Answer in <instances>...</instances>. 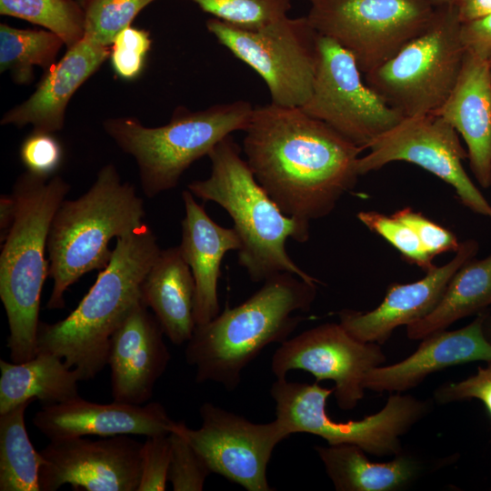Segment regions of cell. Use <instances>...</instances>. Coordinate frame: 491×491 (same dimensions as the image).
Returning a JSON list of instances; mask_svg holds the SVG:
<instances>
[{"mask_svg": "<svg viewBox=\"0 0 491 491\" xmlns=\"http://www.w3.org/2000/svg\"><path fill=\"white\" fill-rule=\"evenodd\" d=\"M243 152L256 179L288 216L328 215L357 181L363 149L300 107H254Z\"/></svg>", "mask_w": 491, "mask_h": 491, "instance_id": "6da1fadb", "label": "cell"}, {"mask_svg": "<svg viewBox=\"0 0 491 491\" xmlns=\"http://www.w3.org/2000/svg\"><path fill=\"white\" fill-rule=\"evenodd\" d=\"M160 252L145 224L117 237L109 263L76 308L56 323L40 322L37 353L58 356L80 381L95 378L107 365L114 332L141 300L142 283Z\"/></svg>", "mask_w": 491, "mask_h": 491, "instance_id": "7a4b0ae2", "label": "cell"}, {"mask_svg": "<svg viewBox=\"0 0 491 491\" xmlns=\"http://www.w3.org/2000/svg\"><path fill=\"white\" fill-rule=\"evenodd\" d=\"M316 290V283L280 273L265 280L242 304L195 326L185 351L186 363L195 367V381L235 389L244 368L266 346L288 339L304 320L295 313L311 308Z\"/></svg>", "mask_w": 491, "mask_h": 491, "instance_id": "3957f363", "label": "cell"}, {"mask_svg": "<svg viewBox=\"0 0 491 491\" xmlns=\"http://www.w3.org/2000/svg\"><path fill=\"white\" fill-rule=\"evenodd\" d=\"M210 175L195 180L187 189L203 201L223 207L234 222L240 239L238 264L254 283L290 273L301 279L318 283L289 256L288 238L304 243L310 237V223L284 214L256 179L241 147L232 135L219 142L207 155Z\"/></svg>", "mask_w": 491, "mask_h": 491, "instance_id": "277c9868", "label": "cell"}, {"mask_svg": "<svg viewBox=\"0 0 491 491\" xmlns=\"http://www.w3.org/2000/svg\"><path fill=\"white\" fill-rule=\"evenodd\" d=\"M70 190L59 175L39 176L25 171L12 194L16 202L14 222L1 242L0 298L6 313L11 361L32 359L38 351L39 311L48 276L47 238L53 217Z\"/></svg>", "mask_w": 491, "mask_h": 491, "instance_id": "5b68a950", "label": "cell"}, {"mask_svg": "<svg viewBox=\"0 0 491 491\" xmlns=\"http://www.w3.org/2000/svg\"><path fill=\"white\" fill-rule=\"evenodd\" d=\"M143 199L123 182L113 164L105 165L91 187L56 210L47 238L48 276L53 288L48 309L65 306V293L84 275L104 269L113 250L109 242L145 224Z\"/></svg>", "mask_w": 491, "mask_h": 491, "instance_id": "8992f818", "label": "cell"}, {"mask_svg": "<svg viewBox=\"0 0 491 491\" xmlns=\"http://www.w3.org/2000/svg\"><path fill=\"white\" fill-rule=\"evenodd\" d=\"M253 110L244 100L195 111L177 106L161 126H145L135 117L118 116L104 120L103 128L135 159L144 194L155 197L175 188L184 172L224 138L245 131Z\"/></svg>", "mask_w": 491, "mask_h": 491, "instance_id": "52a82bcc", "label": "cell"}, {"mask_svg": "<svg viewBox=\"0 0 491 491\" xmlns=\"http://www.w3.org/2000/svg\"><path fill=\"white\" fill-rule=\"evenodd\" d=\"M461 25L454 3L437 5L428 27L366 73V83L404 117L436 113L452 92L466 56Z\"/></svg>", "mask_w": 491, "mask_h": 491, "instance_id": "ba28073f", "label": "cell"}, {"mask_svg": "<svg viewBox=\"0 0 491 491\" xmlns=\"http://www.w3.org/2000/svg\"><path fill=\"white\" fill-rule=\"evenodd\" d=\"M335 388L276 379L270 389L276 419L291 436L308 433L329 446L350 444L377 456L402 452L400 437L429 411L430 403L410 395H391L384 407L361 420L335 421L326 413V402Z\"/></svg>", "mask_w": 491, "mask_h": 491, "instance_id": "9c48e42d", "label": "cell"}, {"mask_svg": "<svg viewBox=\"0 0 491 491\" xmlns=\"http://www.w3.org/2000/svg\"><path fill=\"white\" fill-rule=\"evenodd\" d=\"M206 28L261 76L271 103L301 107L308 100L318 64L320 35L306 16L286 15L256 28L211 18Z\"/></svg>", "mask_w": 491, "mask_h": 491, "instance_id": "30bf717a", "label": "cell"}, {"mask_svg": "<svg viewBox=\"0 0 491 491\" xmlns=\"http://www.w3.org/2000/svg\"><path fill=\"white\" fill-rule=\"evenodd\" d=\"M316 32L347 50L366 75L425 31L437 5L431 0H309Z\"/></svg>", "mask_w": 491, "mask_h": 491, "instance_id": "8fae6325", "label": "cell"}, {"mask_svg": "<svg viewBox=\"0 0 491 491\" xmlns=\"http://www.w3.org/2000/svg\"><path fill=\"white\" fill-rule=\"evenodd\" d=\"M362 74L347 50L320 35L312 92L300 108L365 150L405 117L363 80Z\"/></svg>", "mask_w": 491, "mask_h": 491, "instance_id": "7c38bea8", "label": "cell"}, {"mask_svg": "<svg viewBox=\"0 0 491 491\" xmlns=\"http://www.w3.org/2000/svg\"><path fill=\"white\" fill-rule=\"evenodd\" d=\"M359 157L358 174L366 175L384 165L405 161L416 165L450 185L459 201L471 211L491 218V205L466 174L468 158L456 129L436 114L405 117L377 137Z\"/></svg>", "mask_w": 491, "mask_h": 491, "instance_id": "4fadbf2b", "label": "cell"}, {"mask_svg": "<svg viewBox=\"0 0 491 491\" xmlns=\"http://www.w3.org/2000/svg\"><path fill=\"white\" fill-rule=\"evenodd\" d=\"M386 361L381 345L356 339L340 324L325 323L283 342L272 356L271 369L276 379L303 370L316 382L334 381L338 407L351 410L364 398L366 373Z\"/></svg>", "mask_w": 491, "mask_h": 491, "instance_id": "5bb4252c", "label": "cell"}, {"mask_svg": "<svg viewBox=\"0 0 491 491\" xmlns=\"http://www.w3.org/2000/svg\"><path fill=\"white\" fill-rule=\"evenodd\" d=\"M199 412L201 426L192 429L184 423L183 429L211 473L247 491L272 490L267 465L276 446L289 436L280 421L253 423L209 402Z\"/></svg>", "mask_w": 491, "mask_h": 491, "instance_id": "9a60e30c", "label": "cell"}, {"mask_svg": "<svg viewBox=\"0 0 491 491\" xmlns=\"http://www.w3.org/2000/svg\"><path fill=\"white\" fill-rule=\"evenodd\" d=\"M142 445L128 435L97 441L83 436L50 440L40 451V491H55L65 484L76 490L137 491Z\"/></svg>", "mask_w": 491, "mask_h": 491, "instance_id": "2e32d148", "label": "cell"}, {"mask_svg": "<svg viewBox=\"0 0 491 491\" xmlns=\"http://www.w3.org/2000/svg\"><path fill=\"white\" fill-rule=\"evenodd\" d=\"M164 335L155 316L138 301L111 337L107 365L113 401L142 405L152 397L171 359Z\"/></svg>", "mask_w": 491, "mask_h": 491, "instance_id": "e0dca14e", "label": "cell"}, {"mask_svg": "<svg viewBox=\"0 0 491 491\" xmlns=\"http://www.w3.org/2000/svg\"><path fill=\"white\" fill-rule=\"evenodd\" d=\"M478 249L479 245L474 239L460 242L448 263L434 266L416 282L391 284L383 301L373 310L340 311L339 324L359 341L386 343L396 328L422 319L434 310L454 274L465 262L475 257Z\"/></svg>", "mask_w": 491, "mask_h": 491, "instance_id": "ac0fdd59", "label": "cell"}, {"mask_svg": "<svg viewBox=\"0 0 491 491\" xmlns=\"http://www.w3.org/2000/svg\"><path fill=\"white\" fill-rule=\"evenodd\" d=\"M32 422L49 440L85 436H165L176 424L157 402L145 406L116 401L97 404L80 396L63 403L43 405Z\"/></svg>", "mask_w": 491, "mask_h": 491, "instance_id": "d6986e66", "label": "cell"}, {"mask_svg": "<svg viewBox=\"0 0 491 491\" xmlns=\"http://www.w3.org/2000/svg\"><path fill=\"white\" fill-rule=\"evenodd\" d=\"M486 313L476 315L460 329L426 336L412 355L398 363L372 368L364 378V387L377 393H402L445 368L476 361L491 362V343L484 332Z\"/></svg>", "mask_w": 491, "mask_h": 491, "instance_id": "ffe728a7", "label": "cell"}, {"mask_svg": "<svg viewBox=\"0 0 491 491\" xmlns=\"http://www.w3.org/2000/svg\"><path fill=\"white\" fill-rule=\"evenodd\" d=\"M110 56V47L87 38L68 48L65 55L46 70L35 92L8 110L2 125L55 134L64 127L66 107L76 91Z\"/></svg>", "mask_w": 491, "mask_h": 491, "instance_id": "44dd1931", "label": "cell"}, {"mask_svg": "<svg viewBox=\"0 0 491 491\" xmlns=\"http://www.w3.org/2000/svg\"><path fill=\"white\" fill-rule=\"evenodd\" d=\"M462 136L471 171L483 188L491 186V75L488 59L467 52L458 79L434 113Z\"/></svg>", "mask_w": 491, "mask_h": 491, "instance_id": "7402d4cb", "label": "cell"}, {"mask_svg": "<svg viewBox=\"0 0 491 491\" xmlns=\"http://www.w3.org/2000/svg\"><path fill=\"white\" fill-rule=\"evenodd\" d=\"M182 198L185 216L178 247L195 280L194 317L195 326H201L220 313L217 283L221 263L228 251H238L241 243L235 230L215 223L188 189L183 191Z\"/></svg>", "mask_w": 491, "mask_h": 491, "instance_id": "603a6c76", "label": "cell"}, {"mask_svg": "<svg viewBox=\"0 0 491 491\" xmlns=\"http://www.w3.org/2000/svg\"><path fill=\"white\" fill-rule=\"evenodd\" d=\"M195 286L179 247L161 250L141 286V300L159 321L165 336L175 345L191 338Z\"/></svg>", "mask_w": 491, "mask_h": 491, "instance_id": "cb8c5ba5", "label": "cell"}, {"mask_svg": "<svg viewBox=\"0 0 491 491\" xmlns=\"http://www.w3.org/2000/svg\"><path fill=\"white\" fill-rule=\"evenodd\" d=\"M337 491H399L421 472L420 461L403 451L388 462H373L350 444L315 447Z\"/></svg>", "mask_w": 491, "mask_h": 491, "instance_id": "d4e9b609", "label": "cell"}, {"mask_svg": "<svg viewBox=\"0 0 491 491\" xmlns=\"http://www.w3.org/2000/svg\"><path fill=\"white\" fill-rule=\"evenodd\" d=\"M0 371V414L26 401L53 405L80 396L78 374L52 353L38 352L22 363L1 359Z\"/></svg>", "mask_w": 491, "mask_h": 491, "instance_id": "484cf974", "label": "cell"}, {"mask_svg": "<svg viewBox=\"0 0 491 491\" xmlns=\"http://www.w3.org/2000/svg\"><path fill=\"white\" fill-rule=\"evenodd\" d=\"M491 306V254L465 262L449 280L434 310L406 326V336L418 340L446 329L464 317L478 315Z\"/></svg>", "mask_w": 491, "mask_h": 491, "instance_id": "4316f807", "label": "cell"}, {"mask_svg": "<svg viewBox=\"0 0 491 491\" xmlns=\"http://www.w3.org/2000/svg\"><path fill=\"white\" fill-rule=\"evenodd\" d=\"M32 402L0 414V491H40L44 458L31 443L25 422Z\"/></svg>", "mask_w": 491, "mask_h": 491, "instance_id": "83f0119b", "label": "cell"}, {"mask_svg": "<svg viewBox=\"0 0 491 491\" xmlns=\"http://www.w3.org/2000/svg\"><path fill=\"white\" fill-rule=\"evenodd\" d=\"M60 36L45 29H21L0 25V71L7 72L16 85H29L35 68L49 69L61 48Z\"/></svg>", "mask_w": 491, "mask_h": 491, "instance_id": "f1b7e54d", "label": "cell"}, {"mask_svg": "<svg viewBox=\"0 0 491 491\" xmlns=\"http://www.w3.org/2000/svg\"><path fill=\"white\" fill-rule=\"evenodd\" d=\"M0 14L55 33L67 49L85 36L84 9L75 0H0Z\"/></svg>", "mask_w": 491, "mask_h": 491, "instance_id": "f546056e", "label": "cell"}, {"mask_svg": "<svg viewBox=\"0 0 491 491\" xmlns=\"http://www.w3.org/2000/svg\"><path fill=\"white\" fill-rule=\"evenodd\" d=\"M154 0H85V38L110 47L116 35L131 25Z\"/></svg>", "mask_w": 491, "mask_h": 491, "instance_id": "4dcf8cb0", "label": "cell"}, {"mask_svg": "<svg viewBox=\"0 0 491 491\" xmlns=\"http://www.w3.org/2000/svg\"><path fill=\"white\" fill-rule=\"evenodd\" d=\"M215 18L256 28L287 15L291 0H190Z\"/></svg>", "mask_w": 491, "mask_h": 491, "instance_id": "1f68e13d", "label": "cell"}, {"mask_svg": "<svg viewBox=\"0 0 491 491\" xmlns=\"http://www.w3.org/2000/svg\"><path fill=\"white\" fill-rule=\"evenodd\" d=\"M183 426L184 422L176 421L168 435L171 444L168 481L175 491H202L211 471L186 438Z\"/></svg>", "mask_w": 491, "mask_h": 491, "instance_id": "d6a6232c", "label": "cell"}, {"mask_svg": "<svg viewBox=\"0 0 491 491\" xmlns=\"http://www.w3.org/2000/svg\"><path fill=\"white\" fill-rule=\"evenodd\" d=\"M356 216L370 231L396 247L406 262L426 272L435 266L434 258L425 250L416 232L394 215L388 216L376 211H361Z\"/></svg>", "mask_w": 491, "mask_h": 491, "instance_id": "836d02e7", "label": "cell"}, {"mask_svg": "<svg viewBox=\"0 0 491 491\" xmlns=\"http://www.w3.org/2000/svg\"><path fill=\"white\" fill-rule=\"evenodd\" d=\"M150 33L132 27L123 29L110 46V62L115 75L124 80H134L143 72L151 48Z\"/></svg>", "mask_w": 491, "mask_h": 491, "instance_id": "e575fe53", "label": "cell"}, {"mask_svg": "<svg viewBox=\"0 0 491 491\" xmlns=\"http://www.w3.org/2000/svg\"><path fill=\"white\" fill-rule=\"evenodd\" d=\"M19 155L26 171L50 177L61 165L63 148L53 133L33 130L21 144Z\"/></svg>", "mask_w": 491, "mask_h": 491, "instance_id": "d590c367", "label": "cell"}, {"mask_svg": "<svg viewBox=\"0 0 491 491\" xmlns=\"http://www.w3.org/2000/svg\"><path fill=\"white\" fill-rule=\"evenodd\" d=\"M170 460L168 435L147 437L141 448V477L137 491H165Z\"/></svg>", "mask_w": 491, "mask_h": 491, "instance_id": "8d00e7d4", "label": "cell"}, {"mask_svg": "<svg viewBox=\"0 0 491 491\" xmlns=\"http://www.w3.org/2000/svg\"><path fill=\"white\" fill-rule=\"evenodd\" d=\"M394 215L408 225L417 235L425 250L434 258L446 252H456L460 245L456 236L448 229L433 222L422 213L405 207Z\"/></svg>", "mask_w": 491, "mask_h": 491, "instance_id": "74e56055", "label": "cell"}, {"mask_svg": "<svg viewBox=\"0 0 491 491\" xmlns=\"http://www.w3.org/2000/svg\"><path fill=\"white\" fill-rule=\"evenodd\" d=\"M486 364L478 366L476 374L463 380L441 385L434 392L435 400L447 404L477 399L484 404L491 424V362Z\"/></svg>", "mask_w": 491, "mask_h": 491, "instance_id": "f35d334b", "label": "cell"}, {"mask_svg": "<svg viewBox=\"0 0 491 491\" xmlns=\"http://www.w3.org/2000/svg\"><path fill=\"white\" fill-rule=\"evenodd\" d=\"M461 37L467 52L487 58L491 55V14L462 23Z\"/></svg>", "mask_w": 491, "mask_h": 491, "instance_id": "ab89813d", "label": "cell"}, {"mask_svg": "<svg viewBox=\"0 0 491 491\" xmlns=\"http://www.w3.org/2000/svg\"><path fill=\"white\" fill-rule=\"evenodd\" d=\"M454 4L461 23L470 22L491 14V0H456Z\"/></svg>", "mask_w": 491, "mask_h": 491, "instance_id": "60d3db41", "label": "cell"}, {"mask_svg": "<svg viewBox=\"0 0 491 491\" xmlns=\"http://www.w3.org/2000/svg\"><path fill=\"white\" fill-rule=\"evenodd\" d=\"M16 212V202L14 195H2L0 198V233L1 242L10 229Z\"/></svg>", "mask_w": 491, "mask_h": 491, "instance_id": "b9f144b4", "label": "cell"}, {"mask_svg": "<svg viewBox=\"0 0 491 491\" xmlns=\"http://www.w3.org/2000/svg\"><path fill=\"white\" fill-rule=\"evenodd\" d=\"M484 332L487 340L491 343V316L486 313L484 321Z\"/></svg>", "mask_w": 491, "mask_h": 491, "instance_id": "7bdbcfd3", "label": "cell"}, {"mask_svg": "<svg viewBox=\"0 0 491 491\" xmlns=\"http://www.w3.org/2000/svg\"><path fill=\"white\" fill-rule=\"evenodd\" d=\"M436 5L455 3L456 0H431Z\"/></svg>", "mask_w": 491, "mask_h": 491, "instance_id": "ee69618b", "label": "cell"}, {"mask_svg": "<svg viewBox=\"0 0 491 491\" xmlns=\"http://www.w3.org/2000/svg\"><path fill=\"white\" fill-rule=\"evenodd\" d=\"M487 59H488L489 70H490V75H491V55L487 57Z\"/></svg>", "mask_w": 491, "mask_h": 491, "instance_id": "f6af8a7d", "label": "cell"}, {"mask_svg": "<svg viewBox=\"0 0 491 491\" xmlns=\"http://www.w3.org/2000/svg\"><path fill=\"white\" fill-rule=\"evenodd\" d=\"M76 1L78 4H80L82 6L84 5L85 0H75Z\"/></svg>", "mask_w": 491, "mask_h": 491, "instance_id": "bcb514c9", "label": "cell"}]
</instances>
